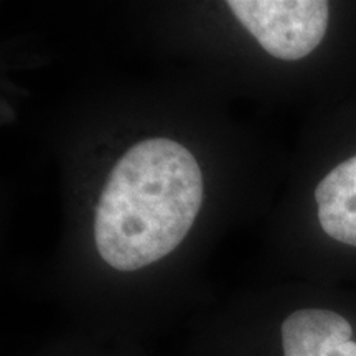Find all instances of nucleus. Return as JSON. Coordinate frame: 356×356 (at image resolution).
<instances>
[{"label": "nucleus", "mask_w": 356, "mask_h": 356, "mask_svg": "<svg viewBox=\"0 0 356 356\" xmlns=\"http://www.w3.org/2000/svg\"><path fill=\"white\" fill-rule=\"evenodd\" d=\"M203 202L195 155L175 140L155 137L118 160L96 207L99 256L118 270H137L175 251Z\"/></svg>", "instance_id": "f257e3e1"}, {"label": "nucleus", "mask_w": 356, "mask_h": 356, "mask_svg": "<svg viewBox=\"0 0 356 356\" xmlns=\"http://www.w3.org/2000/svg\"><path fill=\"white\" fill-rule=\"evenodd\" d=\"M228 7L270 56L284 61L309 58L330 26L325 0H229Z\"/></svg>", "instance_id": "f03ea898"}, {"label": "nucleus", "mask_w": 356, "mask_h": 356, "mask_svg": "<svg viewBox=\"0 0 356 356\" xmlns=\"http://www.w3.org/2000/svg\"><path fill=\"white\" fill-rule=\"evenodd\" d=\"M312 198L325 238L356 251V150L318 178Z\"/></svg>", "instance_id": "7ed1b4c3"}, {"label": "nucleus", "mask_w": 356, "mask_h": 356, "mask_svg": "<svg viewBox=\"0 0 356 356\" xmlns=\"http://www.w3.org/2000/svg\"><path fill=\"white\" fill-rule=\"evenodd\" d=\"M284 356H322L335 346L355 340L353 327L330 309H299L284 320Z\"/></svg>", "instance_id": "20e7f679"}, {"label": "nucleus", "mask_w": 356, "mask_h": 356, "mask_svg": "<svg viewBox=\"0 0 356 356\" xmlns=\"http://www.w3.org/2000/svg\"><path fill=\"white\" fill-rule=\"evenodd\" d=\"M322 356H356V340L346 341V343H341L335 346V348L328 350L327 353Z\"/></svg>", "instance_id": "39448f33"}]
</instances>
